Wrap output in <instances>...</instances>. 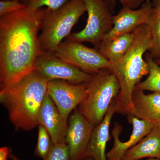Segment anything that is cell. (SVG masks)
Returning a JSON list of instances; mask_svg holds the SVG:
<instances>
[{"instance_id": "obj_11", "label": "cell", "mask_w": 160, "mask_h": 160, "mask_svg": "<svg viewBox=\"0 0 160 160\" xmlns=\"http://www.w3.org/2000/svg\"><path fill=\"white\" fill-rule=\"evenodd\" d=\"M65 142L71 160H84L95 126L80 112L74 109L69 117Z\"/></svg>"}, {"instance_id": "obj_23", "label": "cell", "mask_w": 160, "mask_h": 160, "mask_svg": "<svg viewBox=\"0 0 160 160\" xmlns=\"http://www.w3.org/2000/svg\"><path fill=\"white\" fill-rule=\"evenodd\" d=\"M26 7L21 0H1L0 17Z\"/></svg>"}, {"instance_id": "obj_9", "label": "cell", "mask_w": 160, "mask_h": 160, "mask_svg": "<svg viewBox=\"0 0 160 160\" xmlns=\"http://www.w3.org/2000/svg\"><path fill=\"white\" fill-rule=\"evenodd\" d=\"M87 83L72 84L61 80H49L47 94L57 106L64 120L79 106L87 95Z\"/></svg>"}, {"instance_id": "obj_13", "label": "cell", "mask_w": 160, "mask_h": 160, "mask_svg": "<svg viewBox=\"0 0 160 160\" xmlns=\"http://www.w3.org/2000/svg\"><path fill=\"white\" fill-rule=\"evenodd\" d=\"M39 125L44 126L49 132L53 144L65 142L68 122L63 118L50 96L46 93L40 109Z\"/></svg>"}, {"instance_id": "obj_14", "label": "cell", "mask_w": 160, "mask_h": 160, "mask_svg": "<svg viewBox=\"0 0 160 160\" xmlns=\"http://www.w3.org/2000/svg\"><path fill=\"white\" fill-rule=\"evenodd\" d=\"M115 102L116 99L112 103L102 121L93 129L85 152V159L91 158L93 160H107L106 148L110 139V123L116 112Z\"/></svg>"}, {"instance_id": "obj_24", "label": "cell", "mask_w": 160, "mask_h": 160, "mask_svg": "<svg viewBox=\"0 0 160 160\" xmlns=\"http://www.w3.org/2000/svg\"><path fill=\"white\" fill-rule=\"evenodd\" d=\"M106 1V0H105ZM107 2L118 1L121 3L123 7H129L132 9H137L142 6L146 0H106Z\"/></svg>"}, {"instance_id": "obj_29", "label": "cell", "mask_w": 160, "mask_h": 160, "mask_svg": "<svg viewBox=\"0 0 160 160\" xmlns=\"http://www.w3.org/2000/svg\"><path fill=\"white\" fill-rule=\"evenodd\" d=\"M84 160H93L91 158H86Z\"/></svg>"}, {"instance_id": "obj_10", "label": "cell", "mask_w": 160, "mask_h": 160, "mask_svg": "<svg viewBox=\"0 0 160 160\" xmlns=\"http://www.w3.org/2000/svg\"><path fill=\"white\" fill-rule=\"evenodd\" d=\"M154 9L150 0H146L137 9L122 7L117 14L112 16V28L103 38L106 42L122 35L132 33L139 26L149 24Z\"/></svg>"}, {"instance_id": "obj_21", "label": "cell", "mask_w": 160, "mask_h": 160, "mask_svg": "<svg viewBox=\"0 0 160 160\" xmlns=\"http://www.w3.org/2000/svg\"><path fill=\"white\" fill-rule=\"evenodd\" d=\"M68 0H21L28 8L38 9L46 7L50 9H58L64 5Z\"/></svg>"}, {"instance_id": "obj_2", "label": "cell", "mask_w": 160, "mask_h": 160, "mask_svg": "<svg viewBox=\"0 0 160 160\" xmlns=\"http://www.w3.org/2000/svg\"><path fill=\"white\" fill-rule=\"evenodd\" d=\"M132 32L134 40L131 48L121 59L111 63L109 69L120 86L116 98V112L124 115L132 114L135 89L142 79L149 73V65L144 56L152 45L151 31L147 24L139 26Z\"/></svg>"}, {"instance_id": "obj_30", "label": "cell", "mask_w": 160, "mask_h": 160, "mask_svg": "<svg viewBox=\"0 0 160 160\" xmlns=\"http://www.w3.org/2000/svg\"><path fill=\"white\" fill-rule=\"evenodd\" d=\"M154 1V0H152V1Z\"/></svg>"}, {"instance_id": "obj_12", "label": "cell", "mask_w": 160, "mask_h": 160, "mask_svg": "<svg viewBox=\"0 0 160 160\" xmlns=\"http://www.w3.org/2000/svg\"><path fill=\"white\" fill-rule=\"evenodd\" d=\"M128 121L132 126V130L129 139L125 142H122L119 139L122 127L118 123H115L112 131L114 143L112 148L106 154L107 160H122L127 150L137 145L157 126L153 123L138 118L133 115L128 116Z\"/></svg>"}, {"instance_id": "obj_19", "label": "cell", "mask_w": 160, "mask_h": 160, "mask_svg": "<svg viewBox=\"0 0 160 160\" xmlns=\"http://www.w3.org/2000/svg\"><path fill=\"white\" fill-rule=\"evenodd\" d=\"M154 9L149 20L152 45L149 53L154 59L160 58V0L152 1Z\"/></svg>"}, {"instance_id": "obj_20", "label": "cell", "mask_w": 160, "mask_h": 160, "mask_svg": "<svg viewBox=\"0 0 160 160\" xmlns=\"http://www.w3.org/2000/svg\"><path fill=\"white\" fill-rule=\"evenodd\" d=\"M52 145L53 143L49 132L44 126L39 125L38 141L35 154L45 160L49 154Z\"/></svg>"}, {"instance_id": "obj_7", "label": "cell", "mask_w": 160, "mask_h": 160, "mask_svg": "<svg viewBox=\"0 0 160 160\" xmlns=\"http://www.w3.org/2000/svg\"><path fill=\"white\" fill-rule=\"evenodd\" d=\"M53 53L58 57L89 74L109 69L111 65L97 49L71 40L67 39L62 42Z\"/></svg>"}, {"instance_id": "obj_28", "label": "cell", "mask_w": 160, "mask_h": 160, "mask_svg": "<svg viewBox=\"0 0 160 160\" xmlns=\"http://www.w3.org/2000/svg\"><path fill=\"white\" fill-rule=\"evenodd\" d=\"M146 160H160L158 159H157V158H149V159H147Z\"/></svg>"}, {"instance_id": "obj_6", "label": "cell", "mask_w": 160, "mask_h": 160, "mask_svg": "<svg viewBox=\"0 0 160 160\" xmlns=\"http://www.w3.org/2000/svg\"><path fill=\"white\" fill-rule=\"evenodd\" d=\"M88 13L85 28L70 34L67 39L88 42L97 49L103 38L112 28V16L108 3L105 0H82Z\"/></svg>"}, {"instance_id": "obj_22", "label": "cell", "mask_w": 160, "mask_h": 160, "mask_svg": "<svg viewBox=\"0 0 160 160\" xmlns=\"http://www.w3.org/2000/svg\"><path fill=\"white\" fill-rule=\"evenodd\" d=\"M45 160H71L68 146L65 143L53 144Z\"/></svg>"}, {"instance_id": "obj_27", "label": "cell", "mask_w": 160, "mask_h": 160, "mask_svg": "<svg viewBox=\"0 0 160 160\" xmlns=\"http://www.w3.org/2000/svg\"><path fill=\"white\" fill-rule=\"evenodd\" d=\"M154 60L157 63L158 65H160V58Z\"/></svg>"}, {"instance_id": "obj_15", "label": "cell", "mask_w": 160, "mask_h": 160, "mask_svg": "<svg viewBox=\"0 0 160 160\" xmlns=\"http://www.w3.org/2000/svg\"><path fill=\"white\" fill-rule=\"evenodd\" d=\"M132 114L140 119L160 126V94L156 92L146 94L135 89L132 98Z\"/></svg>"}, {"instance_id": "obj_1", "label": "cell", "mask_w": 160, "mask_h": 160, "mask_svg": "<svg viewBox=\"0 0 160 160\" xmlns=\"http://www.w3.org/2000/svg\"><path fill=\"white\" fill-rule=\"evenodd\" d=\"M45 10L26 7L0 17L1 89L35 70V62L42 52L38 32Z\"/></svg>"}, {"instance_id": "obj_5", "label": "cell", "mask_w": 160, "mask_h": 160, "mask_svg": "<svg viewBox=\"0 0 160 160\" xmlns=\"http://www.w3.org/2000/svg\"><path fill=\"white\" fill-rule=\"evenodd\" d=\"M120 89L117 79L109 69H102L92 75L87 83V97L78 109L95 127L106 116Z\"/></svg>"}, {"instance_id": "obj_3", "label": "cell", "mask_w": 160, "mask_h": 160, "mask_svg": "<svg viewBox=\"0 0 160 160\" xmlns=\"http://www.w3.org/2000/svg\"><path fill=\"white\" fill-rule=\"evenodd\" d=\"M49 81L34 70L18 83L1 89L0 102L17 130L29 131L39 126V113Z\"/></svg>"}, {"instance_id": "obj_26", "label": "cell", "mask_w": 160, "mask_h": 160, "mask_svg": "<svg viewBox=\"0 0 160 160\" xmlns=\"http://www.w3.org/2000/svg\"><path fill=\"white\" fill-rule=\"evenodd\" d=\"M9 158L12 160H21L18 158L16 156L12 154L11 151H10V153H9Z\"/></svg>"}, {"instance_id": "obj_4", "label": "cell", "mask_w": 160, "mask_h": 160, "mask_svg": "<svg viewBox=\"0 0 160 160\" xmlns=\"http://www.w3.org/2000/svg\"><path fill=\"white\" fill-rule=\"evenodd\" d=\"M86 12L82 0H68L54 10L46 8L39 35L42 51L54 52Z\"/></svg>"}, {"instance_id": "obj_25", "label": "cell", "mask_w": 160, "mask_h": 160, "mask_svg": "<svg viewBox=\"0 0 160 160\" xmlns=\"http://www.w3.org/2000/svg\"><path fill=\"white\" fill-rule=\"evenodd\" d=\"M10 150L9 147L4 146L0 149V160H8Z\"/></svg>"}, {"instance_id": "obj_18", "label": "cell", "mask_w": 160, "mask_h": 160, "mask_svg": "<svg viewBox=\"0 0 160 160\" xmlns=\"http://www.w3.org/2000/svg\"><path fill=\"white\" fill-rule=\"evenodd\" d=\"M145 56L149 65V73L146 79L139 83L135 89L143 91L153 92L160 94V67L149 52H146Z\"/></svg>"}, {"instance_id": "obj_16", "label": "cell", "mask_w": 160, "mask_h": 160, "mask_svg": "<svg viewBox=\"0 0 160 160\" xmlns=\"http://www.w3.org/2000/svg\"><path fill=\"white\" fill-rule=\"evenodd\" d=\"M146 158L160 160V126H156L137 145L127 150L122 160H140Z\"/></svg>"}, {"instance_id": "obj_17", "label": "cell", "mask_w": 160, "mask_h": 160, "mask_svg": "<svg viewBox=\"0 0 160 160\" xmlns=\"http://www.w3.org/2000/svg\"><path fill=\"white\" fill-rule=\"evenodd\" d=\"M134 40L133 32L119 36L106 42H101L97 49L113 63L121 59L131 48Z\"/></svg>"}, {"instance_id": "obj_8", "label": "cell", "mask_w": 160, "mask_h": 160, "mask_svg": "<svg viewBox=\"0 0 160 160\" xmlns=\"http://www.w3.org/2000/svg\"><path fill=\"white\" fill-rule=\"evenodd\" d=\"M35 70L47 79L61 80L74 84L88 83L92 75L62 60L53 52H42L34 63Z\"/></svg>"}]
</instances>
